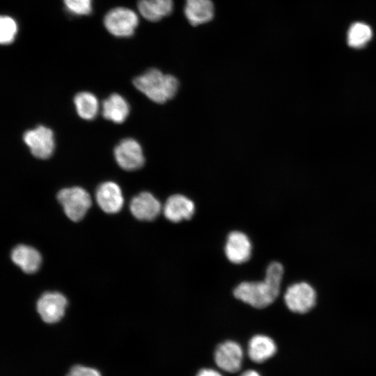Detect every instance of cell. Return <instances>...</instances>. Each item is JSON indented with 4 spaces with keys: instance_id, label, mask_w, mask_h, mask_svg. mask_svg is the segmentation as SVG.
<instances>
[{
    "instance_id": "ffe728a7",
    "label": "cell",
    "mask_w": 376,
    "mask_h": 376,
    "mask_svg": "<svg viewBox=\"0 0 376 376\" xmlns=\"http://www.w3.org/2000/svg\"><path fill=\"white\" fill-rule=\"evenodd\" d=\"M372 36L373 32L368 25L356 22L351 25L347 32V43L353 48H361L368 43Z\"/></svg>"
},
{
    "instance_id": "3957f363",
    "label": "cell",
    "mask_w": 376,
    "mask_h": 376,
    "mask_svg": "<svg viewBox=\"0 0 376 376\" xmlns=\"http://www.w3.org/2000/svg\"><path fill=\"white\" fill-rule=\"evenodd\" d=\"M57 200L65 215L73 221L82 219L92 205L88 192L77 186L61 189L57 194Z\"/></svg>"
},
{
    "instance_id": "5b68a950",
    "label": "cell",
    "mask_w": 376,
    "mask_h": 376,
    "mask_svg": "<svg viewBox=\"0 0 376 376\" xmlns=\"http://www.w3.org/2000/svg\"><path fill=\"white\" fill-rule=\"evenodd\" d=\"M316 299L315 289L306 282L290 285L284 295V301L288 308L299 314L310 311L315 306Z\"/></svg>"
},
{
    "instance_id": "d4e9b609",
    "label": "cell",
    "mask_w": 376,
    "mask_h": 376,
    "mask_svg": "<svg viewBox=\"0 0 376 376\" xmlns=\"http://www.w3.org/2000/svg\"><path fill=\"white\" fill-rule=\"evenodd\" d=\"M240 376H260L258 373L253 370L244 372Z\"/></svg>"
},
{
    "instance_id": "2e32d148",
    "label": "cell",
    "mask_w": 376,
    "mask_h": 376,
    "mask_svg": "<svg viewBox=\"0 0 376 376\" xmlns=\"http://www.w3.org/2000/svg\"><path fill=\"white\" fill-rule=\"evenodd\" d=\"M185 15L193 26L208 22L214 16L213 3L211 0H186Z\"/></svg>"
},
{
    "instance_id": "277c9868",
    "label": "cell",
    "mask_w": 376,
    "mask_h": 376,
    "mask_svg": "<svg viewBox=\"0 0 376 376\" xmlns=\"http://www.w3.org/2000/svg\"><path fill=\"white\" fill-rule=\"evenodd\" d=\"M139 24V17L132 10L125 7H116L110 10L104 17L107 30L116 37H129L133 35Z\"/></svg>"
},
{
    "instance_id": "9a60e30c",
    "label": "cell",
    "mask_w": 376,
    "mask_h": 376,
    "mask_svg": "<svg viewBox=\"0 0 376 376\" xmlns=\"http://www.w3.org/2000/svg\"><path fill=\"white\" fill-rule=\"evenodd\" d=\"M102 113L104 118L115 123H123L130 113L126 100L118 93L110 95L102 102Z\"/></svg>"
},
{
    "instance_id": "44dd1931",
    "label": "cell",
    "mask_w": 376,
    "mask_h": 376,
    "mask_svg": "<svg viewBox=\"0 0 376 376\" xmlns=\"http://www.w3.org/2000/svg\"><path fill=\"white\" fill-rule=\"evenodd\" d=\"M17 32V25L11 17L2 15L0 18V42L2 45L13 42Z\"/></svg>"
},
{
    "instance_id": "6da1fadb",
    "label": "cell",
    "mask_w": 376,
    "mask_h": 376,
    "mask_svg": "<svg viewBox=\"0 0 376 376\" xmlns=\"http://www.w3.org/2000/svg\"><path fill=\"white\" fill-rule=\"evenodd\" d=\"M283 275V265L279 262H272L267 267L263 281L240 283L234 289L233 295L254 308L267 307L279 295Z\"/></svg>"
},
{
    "instance_id": "8fae6325",
    "label": "cell",
    "mask_w": 376,
    "mask_h": 376,
    "mask_svg": "<svg viewBox=\"0 0 376 376\" xmlns=\"http://www.w3.org/2000/svg\"><path fill=\"white\" fill-rule=\"evenodd\" d=\"M132 215L141 221H152L160 214L162 207L151 193L143 191L134 196L130 203Z\"/></svg>"
},
{
    "instance_id": "5bb4252c",
    "label": "cell",
    "mask_w": 376,
    "mask_h": 376,
    "mask_svg": "<svg viewBox=\"0 0 376 376\" xmlns=\"http://www.w3.org/2000/svg\"><path fill=\"white\" fill-rule=\"evenodd\" d=\"M12 261L26 274L36 272L41 265L42 256L33 246L17 245L11 251Z\"/></svg>"
},
{
    "instance_id": "4fadbf2b",
    "label": "cell",
    "mask_w": 376,
    "mask_h": 376,
    "mask_svg": "<svg viewBox=\"0 0 376 376\" xmlns=\"http://www.w3.org/2000/svg\"><path fill=\"white\" fill-rule=\"evenodd\" d=\"M164 217L170 221L178 223L190 219L195 212L194 203L182 194H173L166 201L163 207Z\"/></svg>"
},
{
    "instance_id": "ba28073f",
    "label": "cell",
    "mask_w": 376,
    "mask_h": 376,
    "mask_svg": "<svg viewBox=\"0 0 376 376\" xmlns=\"http://www.w3.org/2000/svg\"><path fill=\"white\" fill-rule=\"evenodd\" d=\"M67 305L68 300L61 292H47L37 301L36 310L42 321L54 324L63 317Z\"/></svg>"
},
{
    "instance_id": "d6986e66",
    "label": "cell",
    "mask_w": 376,
    "mask_h": 376,
    "mask_svg": "<svg viewBox=\"0 0 376 376\" xmlns=\"http://www.w3.org/2000/svg\"><path fill=\"white\" fill-rule=\"evenodd\" d=\"M74 104L77 114L84 120H93L99 111L97 97L89 92H80L74 97Z\"/></svg>"
},
{
    "instance_id": "e0dca14e",
    "label": "cell",
    "mask_w": 376,
    "mask_h": 376,
    "mask_svg": "<svg viewBox=\"0 0 376 376\" xmlns=\"http://www.w3.org/2000/svg\"><path fill=\"white\" fill-rule=\"evenodd\" d=\"M173 0H138L141 15L150 22H157L173 11Z\"/></svg>"
},
{
    "instance_id": "ac0fdd59",
    "label": "cell",
    "mask_w": 376,
    "mask_h": 376,
    "mask_svg": "<svg viewBox=\"0 0 376 376\" xmlns=\"http://www.w3.org/2000/svg\"><path fill=\"white\" fill-rule=\"evenodd\" d=\"M276 351L274 341L265 335H256L249 340L248 354L254 362L261 363L272 357Z\"/></svg>"
},
{
    "instance_id": "7402d4cb",
    "label": "cell",
    "mask_w": 376,
    "mask_h": 376,
    "mask_svg": "<svg viewBox=\"0 0 376 376\" xmlns=\"http://www.w3.org/2000/svg\"><path fill=\"white\" fill-rule=\"evenodd\" d=\"M67 10L77 15H88L92 11V0H63Z\"/></svg>"
},
{
    "instance_id": "603a6c76",
    "label": "cell",
    "mask_w": 376,
    "mask_h": 376,
    "mask_svg": "<svg viewBox=\"0 0 376 376\" xmlns=\"http://www.w3.org/2000/svg\"><path fill=\"white\" fill-rule=\"evenodd\" d=\"M66 376H101L95 368L76 365L70 368Z\"/></svg>"
},
{
    "instance_id": "52a82bcc",
    "label": "cell",
    "mask_w": 376,
    "mask_h": 376,
    "mask_svg": "<svg viewBox=\"0 0 376 376\" xmlns=\"http://www.w3.org/2000/svg\"><path fill=\"white\" fill-rule=\"evenodd\" d=\"M115 159L118 166L125 171H135L145 163L143 150L134 139L121 140L113 150Z\"/></svg>"
},
{
    "instance_id": "30bf717a",
    "label": "cell",
    "mask_w": 376,
    "mask_h": 376,
    "mask_svg": "<svg viewBox=\"0 0 376 376\" xmlns=\"http://www.w3.org/2000/svg\"><path fill=\"white\" fill-rule=\"evenodd\" d=\"M252 251L251 242L242 232L235 230L230 233L226 239L224 251L228 260L234 264L248 261Z\"/></svg>"
},
{
    "instance_id": "cb8c5ba5",
    "label": "cell",
    "mask_w": 376,
    "mask_h": 376,
    "mask_svg": "<svg viewBox=\"0 0 376 376\" xmlns=\"http://www.w3.org/2000/svg\"><path fill=\"white\" fill-rule=\"evenodd\" d=\"M196 376H222L217 371L212 369H202Z\"/></svg>"
},
{
    "instance_id": "7a4b0ae2",
    "label": "cell",
    "mask_w": 376,
    "mask_h": 376,
    "mask_svg": "<svg viewBox=\"0 0 376 376\" xmlns=\"http://www.w3.org/2000/svg\"><path fill=\"white\" fill-rule=\"evenodd\" d=\"M133 84L154 102L163 104L177 93L179 82L171 75H165L156 68H151L133 80Z\"/></svg>"
},
{
    "instance_id": "7c38bea8",
    "label": "cell",
    "mask_w": 376,
    "mask_h": 376,
    "mask_svg": "<svg viewBox=\"0 0 376 376\" xmlns=\"http://www.w3.org/2000/svg\"><path fill=\"white\" fill-rule=\"evenodd\" d=\"M243 352L241 346L232 340L219 345L214 352L216 364L224 371L235 373L241 367Z\"/></svg>"
},
{
    "instance_id": "9c48e42d",
    "label": "cell",
    "mask_w": 376,
    "mask_h": 376,
    "mask_svg": "<svg viewBox=\"0 0 376 376\" xmlns=\"http://www.w3.org/2000/svg\"><path fill=\"white\" fill-rule=\"evenodd\" d=\"M95 200L102 210L108 214L120 212L124 203L120 187L111 181L101 183L97 187Z\"/></svg>"
},
{
    "instance_id": "8992f818",
    "label": "cell",
    "mask_w": 376,
    "mask_h": 376,
    "mask_svg": "<svg viewBox=\"0 0 376 376\" xmlns=\"http://www.w3.org/2000/svg\"><path fill=\"white\" fill-rule=\"evenodd\" d=\"M23 140L29 148L31 153L38 159H47L54 151V133L45 126L38 125L26 131L23 134Z\"/></svg>"
}]
</instances>
